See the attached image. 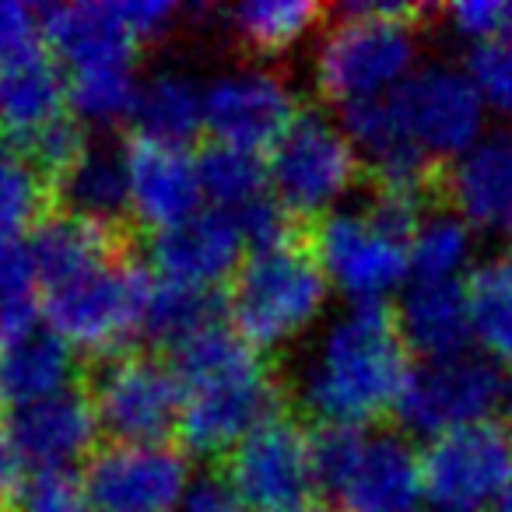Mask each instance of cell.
<instances>
[{
	"label": "cell",
	"instance_id": "1",
	"mask_svg": "<svg viewBox=\"0 0 512 512\" xmlns=\"http://www.w3.org/2000/svg\"><path fill=\"white\" fill-rule=\"evenodd\" d=\"M186 390L179 442L193 456L225 460L249 432L285 411L278 369L228 323L204 330L169 355Z\"/></svg>",
	"mask_w": 512,
	"mask_h": 512
},
{
	"label": "cell",
	"instance_id": "2",
	"mask_svg": "<svg viewBox=\"0 0 512 512\" xmlns=\"http://www.w3.org/2000/svg\"><path fill=\"white\" fill-rule=\"evenodd\" d=\"M411 369L397 313L386 302L355 306L323 334L302 372L299 400L316 425L372 428L397 411Z\"/></svg>",
	"mask_w": 512,
	"mask_h": 512
},
{
	"label": "cell",
	"instance_id": "3",
	"mask_svg": "<svg viewBox=\"0 0 512 512\" xmlns=\"http://www.w3.org/2000/svg\"><path fill=\"white\" fill-rule=\"evenodd\" d=\"M330 281L309 246V225L253 246L225 295L228 327L260 355L306 334L327 306Z\"/></svg>",
	"mask_w": 512,
	"mask_h": 512
},
{
	"label": "cell",
	"instance_id": "4",
	"mask_svg": "<svg viewBox=\"0 0 512 512\" xmlns=\"http://www.w3.org/2000/svg\"><path fill=\"white\" fill-rule=\"evenodd\" d=\"M151 285H155V274L137 260V253L120 256L81 278L46 288V323L74 351H85L92 362L127 355L144 334Z\"/></svg>",
	"mask_w": 512,
	"mask_h": 512
},
{
	"label": "cell",
	"instance_id": "5",
	"mask_svg": "<svg viewBox=\"0 0 512 512\" xmlns=\"http://www.w3.org/2000/svg\"><path fill=\"white\" fill-rule=\"evenodd\" d=\"M267 179L288 218L313 225L362 179V162L327 109L299 106L292 127L267 151Z\"/></svg>",
	"mask_w": 512,
	"mask_h": 512
},
{
	"label": "cell",
	"instance_id": "6",
	"mask_svg": "<svg viewBox=\"0 0 512 512\" xmlns=\"http://www.w3.org/2000/svg\"><path fill=\"white\" fill-rule=\"evenodd\" d=\"M334 15L337 22L316 53L320 95L337 106L386 99L414 71L418 25L362 15L348 4H337Z\"/></svg>",
	"mask_w": 512,
	"mask_h": 512
},
{
	"label": "cell",
	"instance_id": "7",
	"mask_svg": "<svg viewBox=\"0 0 512 512\" xmlns=\"http://www.w3.org/2000/svg\"><path fill=\"white\" fill-rule=\"evenodd\" d=\"M81 383L95 404L99 428L113 442L162 446L179 432L186 390L169 358L134 348L81 369Z\"/></svg>",
	"mask_w": 512,
	"mask_h": 512
},
{
	"label": "cell",
	"instance_id": "8",
	"mask_svg": "<svg viewBox=\"0 0 512 512\" xmlns=\"http://www.w3.org/2000/svg\"><path fill=\"white\" fill-rule=\"evenodd\" d=\"M505 372L481 351H463L453 358H435L411 369L397 400V425L411 435L439 439L456 428L491 421L505 404Z\"/></svg>",
	"mask_w": 512,
	"mask_h": 512
},
{
	"label": "cell",
	"instance_id": "9",
	"mask_svg": "<svg viewBox=\"0 0 512 512\" xmlns=\"http://www.w3.org/2000/svg\"><path fill=\"white\" fill-rule=\"evenodd\" d=\"M512 488V435L498 421L456 428L421 453V491L435 512H491Z\"/></svg>",
	"mask_w": 512,
	"mask_h": 512
},
{
	"label": "cell",
	"instance_id": "10",
	"mask_svg": "<svg viewBox=\"0 0 512 512\" xmlns=\"http://www.w3.org/2000/svg\"><path fill=\"white\" fill-rule=\"evenodd\" d=\"M393 116L432 162L449 165L484 137V99L467 71L453 64H425L390 95Z\"/></svg>",
	"mask_w": 512,
	"mask_h": 512
},
{
	"label": "cell",
	"instance_id": "11",
	"mask_svg": "<svg viewBox=\"0 0 512 512\" xmlns=\"http://www.w3.org/2000/svg\"><path fill=\"white\" fill-rule=\"evenodd\" d=\"M218 470L242 498V505L256 512L292 509L309 502L316 488L309 432L285 411L249 432L218 463Z\"/></svg>",
	"mask_w": 512,
	"mask_h": 512
},
{
	"label": "cell",
	"instance_id": "12",
	"mask_svg": "<svg viewBox=\"0 0 512 512\" xmlns=\"http://www.w3.org/2000/svg\"><path fill=\"white\" fill-rule=\"evenodd\" d=\"M309 246L323 274L355 306L383 302L411 274L407 246L376 228L362 211H334L309 225Z\"/></svg>",
	"mask_w": 512,
	"mask_h": 512
},
{
	"label": "cell",
	"instance_id": "13",
	"mask_svg": "<svg viewBox=\"0 0 512 512\" xmlns=\"http://www.w3.org/2000/svg\"><path fill=\"white\" fill-rule=\"evenodd\" d=\"M81 484L95 512H169L176 502H183L190 463L169 442H109L85 460Z\"/></svg>",
	"mask_w": 512,
	"mask_h": 512
},
{
	"label": "cell",
	"instance_id": "14",
	"mask_svg": "<svg viewBox=\"0 0 512 512\" xmlns=\"http://www.w3.org/2000/svg\"><path fill=\"white\" fill-rule=\"evenodd\" d=\"M302 102L271 71L239 67L218 74L204 88V130L211 144H225L249 155H264L292 127Z\"/></svg>",
	"mask_w": 512,
	"mask_h": 512
},
{
	"label": "cell",
	"instance_id": "15",
	"mask_svg": "<svg viewBox=\"0 0 512 512\" xmlns=\"http://www.w3.org/2000/svg\"><path fill=\"white\" fill-rule=\"evenodd\" d=\"M8 435L22 467L32 470H71L99 449V414L88 397L85 383L50 393L8 411Z\"/></svg>",
	"mask_w": 512,
	"mask_h": 512
},
{
	"label": "cell",
	"instance_id": "16",
	"mask_svg": "<svg viewBox=\"0 0 512 512\" xmlns=\"http://www.w3.org/2000/svg\"><path fill=\"white\" fill-rule=\"evenodd\" d=\"M341 512H418L421 456L400 432L365 428L341 481L330 488Z\"/></svg>",
	"mask_w": 512,
	"mask_h": 512
},
{
	"label": "cell",
	"instance_id": "17",
	"mask_svg": "<svg viewBox=\"0 0 512 512\" xmlns=\"http://www.w3.org/2000/svg\"><path fill=\"white\" fill-rule=\"evenodd\" d=\"M246 253L249 242L242 228L214 207H200L193 218L155 232L148 242L155 278L197 288H218L225 278H235Z\"/></svg>",
	"mask_w": 512,
	"mask_h": 512
},
{
	"label": "cell",
	"instance_id": "18",
	"mask_svg": "<svg viewBox=\"0 0 512 512\" xmlns=\"http://www.w3.org/2000/svg\"><path fill=\"white\" fill-rule=\"evenodd\" d=\"M130 179V218L134 225L165 232L200 211L197 158L176 144H158L148 137H130L123 144Z\"/></svg>",
	"mask_w": 512,
	"mask_h": 512
},
{
	"label": "cell",
	"instance_id": "19",
	"mask_svg": "<svg viewBox=\"0 0 512 512\" xmlns=\"http://www.w3.org/2000/svg\"><path fill=\"white\" fill-rule=\"evenodd\" d=\"M439 197L470 228L512 242V130L484 134L446 165Z\"/></svg>",
	"mask_w": 512,
	"mask_h": 512
},
{
	"label": "cell",
	"instance_id": "20",
	"mask_svg": "<svg viewBox=\"0 0 512 512\" xmlns=\"http://www.w3.org/2000/svg\"><path fill=\"white\" fill-rule=\"evenodd\" d=\"M134 242V228H109L67 211H50L29 232V249L43 292L137 253Z\"/></svg>",
	"mask_w": 512,
	"mask_h": 512
},
{
	"label": "cell",
	"instance_id": "21",
	"mask_svg": "<svg viewBox=\"0 0 512 512\" xmlns=\"http://www.w3.org/2000/svg\"><path fill=\"white\" fill-rule=\"evenodd\" d=\"M39 32L53 57L71 71L106 64L134 67L141 50L116 4H53L39 11Z\"/></svg>",
	"mask_w": 512,
	"mask_h": 512
},
{
	"label": "cell",
	"instance_id": "22",
	"mask_svg": "<svg viewBox=\"0 0 512 512\" xmlns=\"http://www.w3.org/2000/svg\"><path fill=\"white\" fill-rule=\"evenodd\" d=\"M67 113V74L43 43L0 60V137L22 141Z\"/></svg>",
	"mask_w": 512,
	"mask_h": 512
},
{
	"label": "cell",
	"instance_id": "23",
	"mask_svg": "<svg viewBox=\"0 0 512 512\" xmlns=\"http://www.w3.org/2000/svg\"><path fill=\"white\" fill-rule=\"evenodd\" d=\"M397 327L407 348L425 362L453 358L470 351V309L467 288L460 281H414L397 302Z\"/></svg>",
	"mask_w": 512,
	"mask_h": 512
},
{
	"label": "cell",
	"instance_id": "24",
	"mask_svg": "<svg viewBox=\"0 0 512 512\" xmlns=\"http://www.w3.org/2000/svg\"><path fill=\"white\" fill-rule=\"evenodd\" d=\"M53 211L78 214L109 228H134L123 144H88L81 162L53 190Z\"/></svg>",
	"mask_w": 512,
	"mask_h": 512
},
{
	"label": "cell",
	"instance_id": "25",
	"mask_svg": "<svg viewBox=\"0 0 512 512\" xmlns=\"http://www.w3.org/2000/svg\"><path fill=\"white\" fill-rule=\"evenodd\" d=\"M78 372L81 365L64 337H57L50 327L29 330L0 348V407L15 411L36 404L50 393L67 390Z\"/></svg>",
	"mask_w": 512,
	"mask_h": 512
},
{
	"label": "cell",
	"instance_id": "26",
	"mask_svg": "<svg viewBox=\"0 0 512 512\" xmlns=\"http://www.w3.org/2000/svg\"><path fill=\"white\" fill-rule=\"evenodd\" d=\"M137 137L186 148L204 130V92L183 71H158L137 85L130 109Z\"/></svg>",
	"mask_w": 512,
	"mask_h": 512
},
{
	"label": "cell",
	"instance_id": "27",
	"mask_svg": "<svg viewBox=\"0 0 512 512\" xmlns=\"http://www.w3.org/2000/svg\"><path fill=\"white\" fill-rule=\"evenodd\" d=\"M323 18L327 8L313 0H249L228 8V32L256 60H274L295 50Z\"/></svg>",
	"mask_w": 512,
	"mask_h": 512
},
{
	"label": "cell",
	"instance_id": "28",
	"mask_svg": "<svg viewBox=\"0 0 512 512\" xmlns=\"http://www.w3.org/2000/svg\"><path fill=\"white\" fill-rule=\"evenodd\" d=\"M218 323H228L225 295L218 288H197L155 278L148 309H144V334H148L151 344L172 355L179 344L193 341L197 334L218 327Z\"/></svg>",
	"mask_w": 512,
	"mask_h": 512
},
{
	"label": "cell",
	"instance_id": "29",
	"mask_svg": "<svg viewBox=\"0 0 512 512\" xmlns=\"http://www.w3.org/2000/svg\"><path fill=\"white\" fill-rule=\"evenodd\" d=\"M470 334L481 355L512 369V246L488 256L467 278Z\"/></svg>",
	"mask_w": 512,
	"mask_h": 512
},
{
	"label": "cell",
	"instance_id": "30",
	"mask_svg": "<svg viewBox=\"0 0 512 512\" xmlns=\"http://www.w3.org/2000/svg\"><path fill=\"white\" fill-rule=\"evenodd\" d=\"M470 253H474V228L446 204L432 207L421 218L418 232L407 246L411 271L418 274V281H456V274L467 267Z\"/></svg>",
	"mask_w": 512,
	"mask_h": 512
},
{
	"label": "cell",
	"instance_id": "31",
	"mask_svg": "<svg viewBox=\"0 0 512 512\" xmlns=\"http://www.w3.org/2000/svg\"><path fill=\"white\" fill-rule=\"evenodd\" d=\"M43 285L29 239H0V348L39 327Z\"/></svg>",
	"mask_w": 512,
	"mask_h": 512
},
{
	"label": "cell",
	"instance_id": "32",
	"mask_svg": "<svg viewBox=\"0 0 512 512\" xmlns=\"http://www.w3.org/2000/svg\"><path fill=\"white\" fill-rule=\"evenodd\" d=\"M134 67L106 64V67H81L67 74V109L81 123L95 127H113V123L130 120V109L137 99Z\"/></svg>",
	"mask_w": 512,
	"mask_h": 512
},
{
	"label": "cell",
	"instance_id": "33",
	"mask_svg": "<svg viewBox=\"0 0 512 512\" xmlns=\"http://www.w3.org/2000/svg\"><path fill=\"white\" fill-rule=\"evenodd\" d=\"M53 211V190L22 158V151L0 137V239H25Z\"/></svg>",
	"mask_w": 512,
	"mask_h": 512
},
{
	"label": "cell",
	"instance_id": "34",
	"mask_svg": "<svg viewBox=\"0 0 512 512\" xmlns=\"http://www.w3.org/2000/svg\"><path fill=\"white\" fill-rule=\"evenodd\" d=\"M0 512H92L81 474L74 470H32L22 477Z\"/></svg>",
	"mask_w": 512,
	"mask_h": 512
},
{
	"label": "cell",
	"instance_id": "35",
	"mask_svg": "<svg viewBox=\"0 0 512 512\" xmlns=\"http://www.w3.org/2000/svg\"><path fill=\"white\" fill-rule=\"evenodd\" d=\"M467 74L481 92L484 106L512 120V46L502 39L474 46L467 57Z\"/></svg>",
	"mask_w": 512,
	"mask_h": 512
},
{
	"label": "cell",
	"instance_id": "36",
	"mask_svg": "<svg viewBox=\"0 0 512 512\" xmlns=\"http://www.w3.org/2000/svg\"><path fill=\"white\" fill-rule=\"evenodd\" d=\"M502 15L505 4H495V0H460V4H449L446 8L449 29L456 36L470 39L474 46L502 39Z\"/></svg>",
	"mask_w": 512,
	"mask_h": 512
},
{
	"label": "cell",
	"instance_id": "37",
	"mask_svg": "<svg viewBox=\"0 0 512 512\" xmlns=\"http://www.w3.org/2000/svg\"><path fill=\"white\" fill-rule=\"evenodd\" d=\"M116 11H120L123 25L134 32V39L141 46L172 32V25L179 18V8L169 0H127V4H116Z\"/></svg>",
	"mask_w": 512,
	"mask_h": 512
},
{
	"label": "cell",
	"instance_id": "38",
	"mask_svg": "<svg viewBox=\"0 0 512 512\" xmlns=\"http://www.w3.org/2000/svg\"><path fill=\"white\" fill-rule=\"evenodd\" d=\"M39 11L18 0H0V60L39 46Z\"/></svg>",
	"mask_w": 512,
	"mask_h": 512
},
{
	"label": "cell",
	"instance_id": "39",
	"mask_svg": "<svg viewBox=\"0 0 512 512\" xmlns=\"http://www.w3.org/2000/svg\"><path fill=\"white\" fill-rule=\"evenodd\" d=\"M179 512H246V505L225 481V474L211 470V474H200L197 481L186 484Z\"/></svg>",
	"mask_w": 512,
	"mask_h": 512
},
{
	"label": "cell",
	"instance_id": "40",
	"mask_svg": "<svg viewBox=\"0 0 512 512\" xmlns=\"http://www.w3.org/2000/svg\"><path fill=\"white\" fill-rule=\"evenodd\" d=\"M18 484H22V460H18L15 446H11L8 425L0 418V509L11 502Z\"/></svg>",
	"mask_w": 512,
	"mask_h": 512
},
{
	"label": "cell",
	"instance_id": "41",
	"mask_svg": "<svg viewBox=\"0 0 512 512\" xmlns=\"http://www.w3.org/2000/svg\"><path fill=\"white\" fill-rule=\"evenodd\" d=\"M281 512H341V509H337V505H330V502H316V498H309V502L292 505V509H281Z\"/></svg>",
	"mask_w": 512,
	"mask_h": 512
},
{
	"label": "cell",
	"instance_id": "42",
	"mask_svg": "<svg viewBox=\"0 0 512 512\" xmlns=\"http://www.w3.org/2000/svg\"><path fill=\"white\" fill-rule=\"evenodd\" d=\"M502 43L512 46V4H505V15H502Z\"/></svg>",
	"mask_w": 512,
	"mask_h": 512
},
{
	"label": "cell",
	"instance_id": "43",
	"mask_svg": "<svg viewBox=\"0 0 512 512\" xmlns=\"http://www.w3.org/2000/svg\"><path fill=\"white\" fill-rule=\"evenodd\" d=\"M505 428H509V435H512V386H509V393H505Z\"/></svg>",
	"mask_w": 512,
	"mask_h": 512
},
{
	"label": "cell",
	"instance_id": "44",
	"mask_svg": "<svg viewBox=\"0 0 512 512\" xmlns=\"http://www.w3.org/2000/svg\"><path fill=\"white\" fill-rule=\"evenodd\" d=\"M495 512H512V488H509V491H505V495H502V498H498Z\"/></svg>",
	"mask_w": 512,
	"mask_h": 512
}]
</instances>
